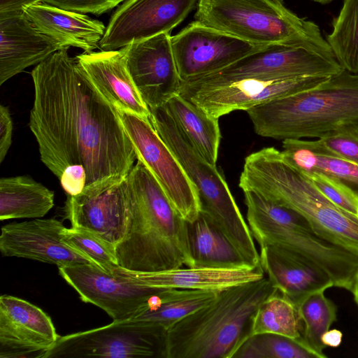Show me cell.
<instances>
[{"label": "cell", "instance_id": "8fae6325", "mask_svg": "<svg viewBox=\"0 0 358 358\" xmlns=\"http://www.w3.org/2000/svg\"><path fill=\"white\" fill-rule=\"evenodd\" d=\"M118 111L135 147L137 159L152 173L179 215L187 222L194 221L201 212V200L180 162L149 120Z\"/></svg>", "mask_w": 358, "mask_h": 358}, {"label": "cell", "instance_id": "4fadbf2b", "mask_svg": "<svg viewBox=\"0 0 358 358\" xmlns=\"http://www.w3.org/2000/svg\"><path fill=\"white\" fill-rule=\"evenodd\" d=\"M343 69L336 59L300 47L272 44L218 71L191 82L216 83L248 78L331 76Z\"/></svg>", "mask_w": 358, "mask_h": 358}, {"label": "cell", "instance_id": "7a4b0ae2", "mask_svg": "<svg viewBox=\"0 0 358 358\" xmlns=\"http://www.w3.org/2000/svg\"><path fill=\"white\" fill-rule=\"evenodd\" d=\"M127 179L129 212L125 236L115 248L118 266L134 272L193 267L187 222L141 159Z\"/></svg>", "mask_w": 358, "mask_h": 358}, {"label": "cell", "instance_id": "cb8c5ba5", "mask_svg": "<svg viewBox=\"0 0 358 358\" xmlns=\"http://www.w3.org/2000/svg\"><path fill=\"white\" fill-rule=\"evenodd\" d=\"M27 18L42 33L65 48L76 47L92 52L106 31L102 22L43 1L25 6Z\"/></svg>", "mask_w": 358, "mask_h": 358}, {"label": "cell", "instance_id": "5b68a950", "mask_svg": "<svg viewBox=\"0 0 358 358\" xmlns=\"http://www.w3.org/2000/svg\"><path fill=\"white\" fill-rule=\"evenodd\" d=\"M246 112L257 134L278 140L320 138L358 128V74L343 69L313 89Z\"/></svg>", "mask_w": 358, "mask_h": 358}, {"label": "cell", "instance_id": "8d00e7d4", "mask_svg": "<svg viewBox=\"0 0 358 358\" xmlns=\"http://www.w3.org/2000/svg\"><path fill=\"white\" fill-rule=\"evenodd\" d=\"M125 0H42L43 2L73 12L100 15Z\"/></svg>", "mask_w": 358, "mask_h": 358}, {"label": "cell", "instance_id": "6da1fadb", "mask_svg": "<svg viewBox=\"0 0 358 358\" xmlns=\"http://www.w3.org/2000/svg\"><path fill=\"white\" fill-rule=\"evenodd\" d=\"M68 49L31 71L34 100L29 127L43 164L58 179L68 166H82L87 181L81 194L94 195L122 181L137 154L118 110Z\"/></svg>", "mask_w": 358, "mask_h": 358}, {"label": "cell", "instance_id": "7bdbcfd3", "mask_svg": "<svg viewBox=\"0 0 358 358\" xmlns=\"http://www.w3.org/2000/svg\"><path fill=\"white\" fill-rule=\"evenodd\" d=\"M310 1L324 4V3H329V2L332 1L333 0H310Z\"/></svg>", "mask_w": 358, "mask_h": 358}, {"label": "cell", "instance_id": "52a82bcc", "mask_svg": "<svg viewBox=\"0 0 358 358\" xmlns=\"http://www.w3.org/2000/svg\"><path fill=\"white\" fill-rule=\"evenodd\" d=\"M194 20L262 45L300 47L336 59L319 27L274 0H199Z\"/></svg>", "mask_w": 358, "mask_h": 358}, {"label": "cell", "instance_id": "f1b7e54d", "mask_svg": "<svg viewBox=\"0 0 358 358\" xmlns=\"http://www.w3.org/2000/svg\"><path fill=\"white\" fill-rule=\"evenodd\" d=\"M282 148L285 157L301 171L336 178L358 194V165L326 151L317 140L285 139Z\"/></svg>", "mask_w": 358, "mask_h": 358}, {"label": "cell", "instance_id": "484cf974", "mask_svg": "<svg viewBox=\"0 0 358 358\" xmlns=\"http://www.w3.org/2000/svg\"><path fill=\"white\" fill-rule=\"evenodd\" d=\"M218 292L158 288L127 320L168 331L183 317L210 302Z\"/></svg>", "mask_w": 358, "mask_h": 358}, {"label": "cell", "instance_id": "1f68e13d", "mask_svg": "<svg viewBox=\"0 0 358 358\" xmlns=\"http://www.w3.org/2000/svg\"><path fill=\"white\" fill-rule=\"evenodd\" d=\"M324 292L312 293L296 305L303 325L302 339L321 358L327 357L322 337L336 320L337 310L335 304Z\"/></svg>", "mask_w": 358, "mask_h": 358}, {"label": "cell", "instance_id": "d6a6232c", "mask_svg": "<svg viewBox=\"0 0 358 358\" xmlns=\"http://www.w3.org/2000/svg\"><path fill=\"white\" fill-rule=\"evenodd\" d=\"M233 358H321L303 339L275 334L249 336Z\"/></svg>", "mask_w": 358, "mask_h": 358}, {"label": "cell", "instance_id": "ffe728a7", "mask_svg": "<svg viewBox=\"0 0 358 358\" xmlns=\"http://www.w3.org/2000/svg\"><path fill=\"white\" fill-rule=\"evenodd\" d=\"M76 58L96 89L118 110L150 120V109L133 82L121 49L85 52Z\"/></svg>", "mask_w": 358, "mask_h": 358}, {"label": "cell", "instance_id": "d6986e66", "mask_svg": "<svg viewBox=\"0 0 358 358\" xmlns=\"http://www.w3.org/2000/svg\"><path fill=\"white\" fill-rule=\"evenodd\" d=\"M129 212L127 177L97 194L68 196L64 206L71 227L87 230L115 248L125 236Z\"/></svg>", "mask_w": 358, "mask_h": 358}, {"label": "cell", "instance_id": "836d02e7", "mask_svg": "<svg viewBox=\"0 0 358 358\" xmlns=\"http://www.w3.org/2000/svg\"><path fill=\"white\" fill-rule=\"evenodd\" d=\"M63 241L108 273L119 266L115 247L84 229L71 227L63 231Z\"/></svg>", "mask_w": 358, "mask_h": 358}, {"label": "cell", "instance_id": "277c9868", "mask_svg": "<svg viewBox=\"0 0 358 358\" xmlns=\"http://www.w3.org/2000/svg\"><path fill=\"white\" fill-rule=\"evenodd\" d=\"M239 187L296 211L324 238L358 252V216L329 201L282 151L267 147L247 156Z\"/></svg>", "mask_w": 358, "mask_h": 358}, {"label": "cell", "instance_id": "3957f363", "mask_svg": "<svg viewBox=\"0 0 358 358\" xmlns=\"http://www.w3.org/2000/svg\"><path fill=\"white\" fill-rule=\"evenodd\" d=\"M276 291L266 277L220 290L168 330L165 358H233L250 335L255 312Z\"/></svg>", "mask_w": 358, "mask_h": 358}, {"label": "cell", "instance_id": "b9f144b4", "mask_svg": "<svg viewBox=\"0 0 358 358\" xmlns=\"http://www.w3.org/2000/svg\"><path fill=\"white\" fill-rule=\"evenodd\" d=\"M352 294H353L354 300L358 306V276L357 278Z\"/></svg>", "mask_w": 358, "mask_h": 358}, {"label": "cell", "instance_id": "f546056e", "mask_svg": "<svg viewBox=\"0 0 358 358\" xmlns=\"http://www.w3.org/2000/svg\"><path fill=\"white\" fill-rule=\"evenodd\" d=\"M303 330L296 305L277 290L265 299L255 312L250 336L275 334L302 339Z\"/></svg>", "mask_w": 358, "mask_h": 358}, {"label": "cell", "instance_id": "f35d334b", "mask_svg": "<svg viewBox=\"0 0 358 358\" xmlns=\"http://www.w3.org/2000/svg\"><path fill=\"white\" fill-rule=\"evenodd\" d=\"M13 120L6 106L0 105V163L6 157L12 143Z\"/></svg>", "mask_w": 358, "mask_h": 358}, {"label": "cell", "instance_id": "603a6c76", "mask_svg": "<svg viewBox=\"0 0 358 358\" xmlns=\"http://www.w3.org/2000/svg\"><path fill=\"white\" fill-rule=\"evenodd\" d=\"M113 273L136 284L153 288L213 291L265 277L261 264L241 269L180 267L156 272H134L117 266Z\"/></svg>", "mask_w": 358, "mask_h": 358}, {"label": "cell", "instance_id": "d4e9b609", "mask_svg": "<svg viewBox=\"0 0 358 358\" xmlns=\"http://www.w3.org/2000/svg\"><path fill=\"white\" fill-rule=\"evenodd\" d=\"M187 238L193 267L219 269L250 268L240 252L213 220L201 210L187 222Z\"/></svg>", "mask_w": 358, "mask_h": 358}, {"label": "cell", "instance_id": "74e56055", "mask_svg": "<svg viewBox=\"0 0 358 358\" xmlns=\"http://www.w3.org/2000/svg\"><path fill=\"white\" fill-rule=\"evenodd\" d=\"M59 180L68 196H78L81 194L85 188L86 171L82 166H70L65 169Z\"/></svg>", "mask_w": 358, "mask_h": 358}, {"label": "cell", "instance_id": "44dd1931", "mask_svg": "<svg viewBox=\"0 0 358 358\" xmlns=\"http://www.w3.org/2000/svg\"><path fill=\"white\" fill-rule=\"evenodd\" d=\"M63 48L40 31L23 11L0 16V85Z\"/></svg>", "mask_w": 358, "mask_h": 358}, {"label": "cell", "instance_id": "ac0fdd59", "mask_svg": "<svg viewBox=\"0 0 358 358\" xmlns=\"http://www.w3.org/2000/svg\"><path fill=\"white\" fill-rule=\"evenodd\" d=\"M62 222L55 218H36L1 227L0 251L16 257L57 265L58 268L94 263L63 241ZM95 265V264H94Z\"/></svg>", "mask_w": 358, "mask_h": 358}, {"label": "cell", "instance_id": "5bb4252c", "mask_svg": "<svg viewBox=\"0 0 358 358\" xmlns=\"http://www.w3.org/2000/svg\"><path fill=\"white\" fill-rule=\"evenodd\" d=\"M198 1L126 0L112 15L99 45L101 50H115L133 41L170 33Z\"/></svg>", "mask_w": 358, "mask_h": 358}, {"label": "cell", "instance_id": "4dcf8cb0", "mask_svg": "<svg viewBox=\"0 0 358 358\" xmlns=\"http://www.w3.org/2000/svg\"><path fill=\"white\" fill-rule=\"evenodd\" d=\"M326 40L341 67L358 74V0H344Z\"/></svg>", "mask_w": 358, "mask_h": 358}, {"label": "cell", "instance_id": "9c48e42d", "mask_svg": "<svg viewBox=\"0 0 358 358\" xmlns=\"http://www.w3.org/2000/svg\"><path fill=\"white\" fill-rule=\"evenodd\" d=\"M167 331L127 320L60 336L44 358H165Z\"/></svg>", "mask_w": 358, "mask_h": 358}, {"label": "cell", "instance_id": "2e32d148", "mask_svg": "<svg viewBox=\"0 0 358 358\" xmlns=\"http://www.w3.org/2000/svg\"><path fill=\"white\" fill-rule=\"evenodd\" d=\"M58 270L83 301L101 308L113 321L131 318L158 289L136 284L90 263Z\"/></svg>", "mask_w": 358, "mask_h": 358}, {"label": "cell", "instance_id": "ba28073f", "mask_svg": "<svg viewBox=\"0 0 358 358\" xmlns=\"http://www.w3.org/2000/svg\"><path fill=\"white\" fill-rule=\"evenodd\" d=\"M150 111L154 129L196 188L201 210L224 234L250 266H258L260 255L255 239L223 175L191 145L164 106Z\"/></svg>", "mask_w": 358, "mask_h": 358}, {"label": "cell", "instance_id": "8992f818", "mask_svg": "<svg viewBox=\"0 0 358 358\" xmlns=\"http://www.w3.org/2000/svg\"><path fill=\"white\" fill-rule=\"evenodd\" d=\"M243 192L247 223L260 247L274 245L302 256L323 269L334 287L352 293L358 276V252L324 238L296 211L255 192Z\"/></svg>", "mask_w": 358, "mask_h": 358}, {"label": "cell", "instance_id": "60d3db41", "mask_svg": "<svg viewBox=\"0 0 358 358\" xmlns=\"http://www.w3.org/2000/svg\"><path fill=\"white\" fill-rule=\"evenodd\" d=\"M343 334L338 329H329L322 337V341L326 347L336 348L342 342Z\"/></svg>", "mask_w": 358, "mask_h": 358}, {"label": "cell", "instance_id": "e0dca14e", "mask_svg": "<svg viewBox=\"0 0 358 358\" xmlns=\"http://www.w3.org/2000/svg\"><path fill=\"white\" fill-rule=\"evenodd\" d=\"M51 318L20 298L0 297V358H44L57 343Z\"/></svg>", "mask_w": 358, "mask_h": 358}, {"label": "cell", "instance_id": "9a60e30c", "mask_svg": "<svg viewBox=\"0 0 358 358\" xmlns=\"http://www.w3.org/2000/svg\"><path fill=\"white\" fill-rule=\"evenodd\" d=\"M171 37L170 33H162L120 48L127 69L149 109L164 106L181 87Z\"/></svg>", "mask_w": 358, "mask_h": 358}, {"label": "cell", "instance_id": "7402d4cb", "mask_svg": "<svg viewBox=\"0 0 358 358\" xmlns=\"http://www.w3.org/2000/svg\"><path fill=\"white\" fill-rule=\"evenodd\" d=\"M260 248V264L266 278L294 304L312 293L334 287L323 269L302 256L274 245Z\"/></svg>", "mask_w": 358, "mask_h": 358}, {"label": "cell", "instance_id": "7c38bea8", "mask_svg": "<svg viewBox=\"0 0 358 358\" xmlns=\"http://www.w3.org/2000/svg\"><path fill=\"white\" fill-rule=\"evenodd\" d=\"M171 43L182 83L218 71L266 46L244 41L195 20L171 36Z\"/></svg>", "mask_w": 358, "mask_h": 358}, {"label": "cell", "instance_id": "ab89813d", "mask_svg": "<svg viewBox=\"0 0 358 358\" xmlns=\"http://www.w3.org/2000/svg\"><path fill=\"white\" fill-rule=\"evenodd\" d=\"M42 0H0V16L22 12V9Z\"/></svg>", "mask_w": 358, "mask_h": 358}, {"label": "cell", "instance_id": "4316f807", "mask_svg": "<svg viewBox=\"0 0 358 358\" xmlns=\"http://www.w3.org/2000/svg\"><path fill=\"white\" fill-rule=\"evenodd\" d=\"M164 106L191 145L208 162L216 166L221 140L218 118L179 94Z\"/></svg>", "mask_w": 358, "mask_h": 358}, {"label": "cell", "instance_id": "83f0119b", "mask_svg": "<svg viewBox=\"0 0 358 358\" xmlns=\"http://www.w3.org/2000/svg\"><path fill=\"white\" fill-rule=\"evenodd\" d=\"M54 192L29 176L0 179V220L40 218L54 206Z\"/></svg>", "mask_w": 358, "mask_h": 358}, {"label": "cell", "instance_id": "d590c367", "mask_svg": "<svg viewBox=\"0 0 358 358\" xmlns=\"http://www.w3.org/2000/svg\"><path fill=\"white\" fill-rule=\"evenodd\" d=\"M317 140L326 151L358 165V128L344 129Z\"/></svg>", "mask_w": 358, "mask_h": 358}, {"label": "cell", "instance_id": "e575fe53", "mask_svg": "<svg viewBox=\"0 0 358 358\" xmlns=\"http://www.w3.org/2000/svg\"><path fill=\"white\" fill-rule=\"evenodd\" d=\"M313 185L334 204L358 216V194L340 180L321 172H305Z\"/></svg>", "mask_w": 358, "mask_h": 358}, {"label": "cell", "instance_id": "ee69618b", "mask_svg": "<svg viewBox=\"0 0 358 358\" xmlns=\"http://www.w3.org/2000/svg\"><path fill=\"white\" fill-rule=\"evenodd\" d=\"M274 1H278V2H281L282 3L283 0H274Z\"/></svg>", "mask_w": 358, "mask_h": 358}, {"label": "cell", "instance_id": "30bf717a", "mask_svg": "<svg viewBox=\"0 0 358 358\" xmlns=\"http://www.w3.org/2000/svg\"><path fill=\"white\" fill-rule=\"evenodd\" d=\"M329 76L241 78L216 83H182L179 94L218 118L280 97L313 89Z\"/></svg>", "mask_w": 358, "mask_h": 358}]
</instances>
